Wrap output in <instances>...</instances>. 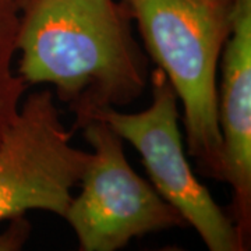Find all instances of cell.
<instances>
[{"instance_id": "6da1fadb", "label": "cell", "mask_w": 251, "mask_h": 251, "mask_svg": "<svg viewBox=\"0 0 251 251\" xmlns=\"http://www.w3.org/2000/svg\"><path fill=\"white\" fill-rule=\"evenodd\" d=\"M123 0H28L17 32V74L48 84L74 115L73 131L125 108L150 84L148 54Z\"/></svg>"}, {"instance_id": "7a4b0ae2", "label": "cell", "mask_w": 251, "mask_h": 251, "mask_svg": "<svg viewBox=\"0 0 251 251\" xmlns=\"http://www.w3.org/2000/svg\"><path fill=\"white\" fill-rule=\"evenodd\" d=\"M144 49L183 106L188 156L198 173L224 181L216 73L233 28L234 0H123Z\"/></svg>"}, {"instance_id": "3957f363", "label": "cell", "mask_w": 251, "mask_h": 251, "mask_svg": "<svg viewBox=\"0 0 251 251\" xmlns=\"http://www.w3.org/2000/svg\"><path fill=\"white\" fill-rule=\"evenodd\" d=\"M92 152L63 219L81 251H117L134 239L183 227V216L127 161L123 140L100 119L81 127Z\"/></svg>"}, {"instance_id": "277c9868", "label": "cell", "mask_w": 251, "mask_h": 251, "mask_svg": "<svg viewBox=\"0 0 251 251\" xmlns=\"http://www.w3.org/2000/svg\"><path fill=\"white\" fill-rule=\"evenodd\" d=\"M152 99L137 113L109 109L95 119L106 122L141 155L150 181L186 225L196 229L209 251H246L233 221L216 204L193 171L179 127V99L161 69L150 73Z\"/></svg>"}, {"instance_id": "5b68a950", "label": "cell", "mask_w": 251, "mask_h": 251, "mask_svg": "<svg viewBox=\"0 0 251 251\" xmlns=\"http://www.w3.org/2000/svg\"><path fill=\"white\" fill-rule=\"evenodd\" d=\"M52 90L23 99L0 138V221L44 211L63 218L91 152L74 147Z\"/></svg>"}, {"instance_id": "8992f818", "label": "cell", "mask_w": 251, "mask_h": 251, "mask_svg": "<svg viewBox=\"0 0 251 251\" xmlns=\"http://www.w3.org/2000/svg\"><path fill=\"white\" fill-rule=\"evenodd\" d=\"M218 126L224 183L232 188L227 214L246 249L251 242V0H234L233 28L221 56Z\"/></svg>"}, {"instance_id": "52a82bcc", "label": "cell", "mask_w": 251, "mask_h": 251, "mask_svg": "<svg viewBox=\"0 0 251 251\" xmlns=\"http://www.w3.org/2000/svg\"><path fill=\"white\" fill-rule=\"evenodd\" d=\"M21 0H0V138L17 116L28 85L13 69Z\"/></svg>"}, {"instance_id": "ba28073f", "label": "cell", "mask_w": 251, "mask_h": 251, "mask_svg": "<svg viewBox=\"0 0 251 251\" xmlns=\"http://www.w3.org/2000/svg\"><path fill=\"white\" fill-rule=\"evenodd\" d=\"M9 226L0 232V251L23 250L28 242L32 226L24 215L9 219Z\"/></svg>"}, {"instance_id": "9c48e42d", "label": "cell", "mask_w": 251, "mask_h": 251, "mask_svg": "<svg viewBox=\"0 0 251 251\" xmlns=\"http://www.w3.org/2000/svg\"><path fill=\"white\" fill-rule=\"evenodd\" d=\"M27 1H28V0H21V4H23V7H24V4H25Z\"/></svg>"}]
</instances>
